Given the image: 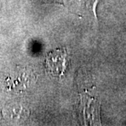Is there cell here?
Masks as SVG:
<instances>
[{
	"instance_id": "6da1fadb",
	"label": "cell",
	"mask_w": 126,
	"mask_h": 126,
	"mask_svg": "<svg viewBox=\"0 0 126 126\" xmlns=\"http://www.w3.org/2000/svg\"><path fill=\"white\" fill-rule=\"evenodd\" d=\"M68 65V57L65 49H57L47 53L45 59L47 70L53 77H61L64 75Z\"/></svg>"
}]
</instances>
